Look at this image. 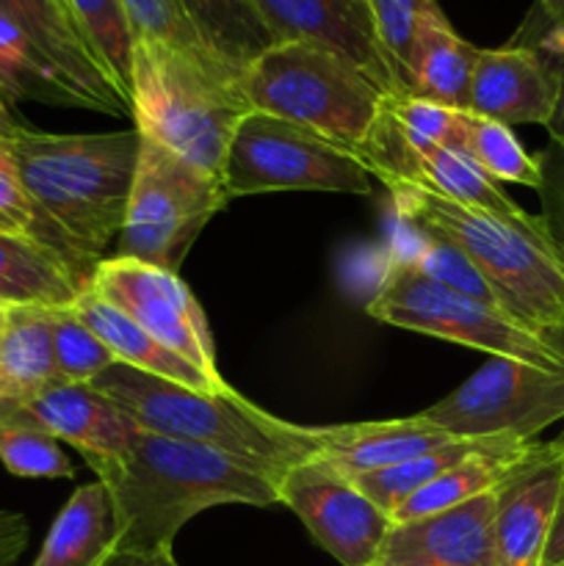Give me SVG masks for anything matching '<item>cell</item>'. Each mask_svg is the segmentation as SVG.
I'll return each instance as SVG.
<instances>
[{
	"label": "cell",
	"instance_id": "obj_27",
	"mask_svg": "<svg viewBox=\"0 0 564 566\" xmlns=\"http://www.w3.org/2000/svg\"><path fill=\"white\" fill-rule=\"evenodd\" d=\"M83 33L100 66L111 77L114 88L130 108V75H133V28L127 22L122 0H64Z\"/></svg>",
	"mask_w": 564,
	"mask_h": 566
},
{
	"label": "cell",
	"instance_id": "obj_10",
	"mask_svg": "<svg viewBox=\"0 0 564 566\" xmlns=\"http://www.w3.org/2000/svg\"><path fill=\"white\" fill-rule=\"evenodd\" d=\"M451 437H512L531 442L564 420V370L490 357L468 381L418 412Z\"/></svg>",
	"mask_w": 564,
	"mask_h": 566
},
{
	"label": "cell",
	"instance_id": "obj_19",
	"mask_svg": "<svg viewBox=\"0 0 564 566\" xmlns=\"http://www.w3.org/2000/svg\"><path fill=\"white\" fill-rule=\"evenodd\" d=\"M86 282V271L42 238L0 232V304L6 307H70Z\"/></svg>",
	"mask_w": 564,
	"mask_h": 566
},
{
	"label": "cell",
	"instance_id": "obj_36",
	"mask_svg": "<svg viewBox=\"0 0 564 566\" xmlns=\"http://www.w3.org/2000/svg\"><path fill=\"white\" fill-rule=\"evenodd\" d=\"M540 205L542 230L564 260V133L551 136L547 147L540 155Z\"/></svg>",
	"mask_w": 564,
	"mask_h": 566
},
{
	"label": "cell",
	"instance_id": "obj_29",
	"mask_svg": "<svg viewBox=\"0 0 564 566\" xmlns=\"http://www.w3.org/2000/svg\"><path fill=\"white\" fill-rule=\"evenodd\" d=\"M459 149L468 153L495 182L540 188V158L525 153L509 125L462 111Z\"/></svg>",
	"mask_w": 564,
	"mask_h": 566
},
{
	"label": "cell",
	"instance_id": "obj_2",
	"mask_svg": "<svg viewBox=\"0 0 564 566\" xmlns=\"http://www.w3.org/2000/svg\"><path fill=\"white\" fill-rule=\"evenodd\" d=\"M6 138L44 241L77 265L100 263L125 224L142 133H44L17 125Z\"/></svg>",
	"mask_w": 564,
	"mask_h": 566
},
{
	"label": "cell",
	"instance_id": "obj_3",
	"mask_svg": "<svg viewBox=\"0 0 564 566\" xmlns=\"http://www.w3.org/2000/svg\"><path fill=\"white\" fill-rule=\"evenodd\" d=\"M385 188L398 221L457 247L512 318L542 335L564 332V260L547 241L540 216L464 208L412 182Z\"/></svg>",
	"mask_w": 564,
	"mask_h": 566
},
{
	"label": "cell",
	"instance_id": "obj_8",
	"mask_svg": "<svg viewBox=\"0 0 564 566\" xmlns=\"http://www.w3.org/2000/svg\"><path fill=\"white\" fill-rule=\"evenodd\" d=\"M230 202L221 177L199 169L155 138L142 136L136 177L114 258L177 274L194 241Z\"/></svg>",
	"mask_w": 564,
	"mask_h": 566
},
{
	"label": "cell",
	"instance_id": "obj_25",
	"mask_svg": "<svg viewBox=\"0 0 564 566\" xmlns=\"http://www.w3.org/2000/svg\"><path fill=\"white\" fill-rule=\"evenodd\" d=\"M175 3L208 42V48L238 72L247 70L258 55L276 44V36L249 0H175Z\"/></svg>",
	"mask_w": 564,
	"mask_h": 566
},
{
	"label": "cell",
	"instance_id": "obj_34",
	"mask_svg": "<svg viewBox=\"0 0 564 566\" xmlns=\"http://www.w3.org/2000/svg\"><path fill=\"white\" fill-rule=\"evenodd\" d=\"M0 462L17 479H72L75 464L59 440L33 426H0Z\"/></svg>",
	"mask_w": 564,
	"mask_h": 566
},
{
	"label": "cell",
	"instance_id": "obj_18",
	"mask_svg": "<svg viewBox=\"0 0 564 566\" xmlns=\"http://www.w3.org/2000/svg\"><path fill=\"white\" fill-rule=\"evenodd\" d=\"M318 457L346 475L376 473L396 464L418 459L431 448L457 437L446 434L420 415L393 420H368V423H346L315 429Z\"/></svg>",
	"mask_w": 564,
	"mask_h": 566
},
{
	"label": "cell",
	"instance_id": "obj_9",
	"mask_svg": "<svg viewBox=\"0 0 564 566\" xmlns=\"http://www.w3.org/2000/svg\"><path fill=\"white\" fill-rule=\"evenodd\" d=\"M227 197L274 191H330L365 197L368 166L341 144L280 116L249 111L238 122L221 169Z\"/></svg>",
	"mask_w": 564,
	"mask_h": 566
},
{
	"label": "cell",
	"instance_id": "obj_41",
	"mask_svg": "<svg viewBox=\"0 0 564 566\" xmlns=\"http://www.w3.org/2000/svg\"><path fill=\"white\" fill-rule=\"evenodd\" d=\"M103 566H180L175 553H130L116 551Z\"/></svg>",
	"mask_w": 564,
	"mask_h": 566
},
{
	"label": "cell",
	"instance_id": "obj_17",
	"mask_svg": "<svg viewBox=\"0 0 564 566\" xmlns=\"http://www.w3.org/2000/svg\"><path fill=\"white\" fill-rule=\"evenodd\" d=\"M558 105V75L534 44L481 50L470 77L468 114L501 125L551 127Z\"/></svg>",
	"mask_w": 564,
	"mask_h": 566
},
{
	"label": "cell",
	"instance_id": "obj_43",
	"mask_svg": "<svg viewBox=\"0 0 564 566\" xmlns=\"http://www.w3.org/2000/svg\"><path fill=\"white\" fill-rule=\"evenodd\" d=\"M17 127V122L11 119V114H9V105H6V97H3V92H0V136H9L11 130H14Z\"/></svg>",
	"mask_w": 564,
	"mask_h": 566
},
{
	"label": "cell",
	"instance_id": "obj_14",
	"mask_svg": "<svg viewBox=\"0 0 564 566\" xmlns=\"http://www.w3.org/2000/svg\"><path fill=\"white\" fill-rule=\"evenodd\" d=\"M276 42H313L352 61L382 92H401L368 0H249Z\"/></svg>",
	"mask_w": 564,
	"mask_h": 566
},
{
	"label": "cell",
	"instance_id": "obj_5",
	"mask_svg": "<svg viewBox=\"0 0 564 566\" xmlns=\"http://www.w3.org/2000/svg\"><path fill=\"white\" fill-rule=\"evenodd\" d=\"M241 75L224 61H202L153 39H136L130 75L136 130L221 177L232 133L252 111Z\"/></svg>",
	"mask_w": 564,
	"mask_h": 566
},
{
	"label": "cell",
	"instance_id": "obj_13",
	"mask_svg": "<svg viewBox=\"0 0 564 566\" xmlns=\"http://www.w3.org/2000/svg\"><path fill=\"white\" fill-rule=\"evenodd\" d=\"M0 14L25 33L66 103L114 116L130 114L66 6L59 0H0Z\"/></svg>",
	"mask_w": 564,
	"mask_h": 566
},
{
	"label": "cell",
	"instance_id": "obj_31",
	"mask_svg": "<svg viewBox=\"0 0 564 566\" xmlns=\"http://www.w3.org/2000/svg\"><path fill=\"white\" fill-rule=\"evenodd\" d=\"M50 329H53V359L59 381L88 385L94 376L116 363L114 354L77 318L72 307L50 310Z\"/></svg>",
	"mask_w": 564,
	"mask_h": 566
},
{
	"label": "cell",
	"instance_id": "obj_24",
	"mask_svg": "<svg viewBox=\"0 0 564 566\" xmlns=\"http://www.w3.org/2000/svg\"><path fill=\"white\" fill-rule=\"evenodd\" d=\"M59 381L48 307H9L0 335V398L22 403Z\"/></svg>",
	"mask_w": 564,
	"mask_h": 566
},
{
	"label": "cell",
	"instance_id": "obj_1",
	"mask_svg": "<svg viewBox=\"0 0 564 566\" xmlns=\"http://www.w3.org/2000/svg\"><path fill=\"white\" fill-rule=\"evenodd\" d=\"M111 490L119 551L169 553L188 520L216 506H276V484L236 457L142 431L119 457L86 459Z\"/></svg>",
	"mask_w": 564,
	"mask_h": 566
},
{
	"label": "cell",
	"instance_id": "obj_30",
	"mask_svg": "<svg viewBox=\"0 0 564 566\" xmlns=\"http://www.w3.org/2000/svg\"><path fill=\"white\" fill-rule=\"evenodd\" d=\"M401 238L404 243H398V247L393 249V258L412 265L415 271H420V274L429 276V280L440 282V285L451 287V291H459L464 293V296L476 298V302H484L490 304V307L503 310L495 291L490 287V282L481 276V271L476 269L457 247H451V243L442 241V238L412 230V227H404ZM503 313H506V310H503Z\"/></svg>",
	"mask_w": 564,
	"mask_h": 566
},
{
	"label": "cell",
	"instance_id": "obj_44",
	"mask_svg": "<svg viewBox=\"0 0 564 566\" xmlns=\"http://www.w3.org/2000/svg\"><path fill=\"white\" fill-rule=\"evenodd\" d=\"M553 442H556V446H558V448H562V451H564V429H562V434H558V437H556V440H553Z\"/></svg>",
	"mask_w": 564,
	"mask_h": 566
},
{
	"label": "cell",
	"instance_id": "obj_23",
	"mask_svg": "<svg viewBox=\"0 0 564 566\" xmlns=\"http://www.w3.org/2000/svg\"><path fill=\"white\" fill-rule=\"evenodd\" d=\"M481 48L464 42L451 22L440 14L426 17L420 25L415 59L407 75V92L448 108H468L470 77Z\"/></svg>",
	"mask_w": 564,
	"mask_h": 566
},
{
	"label": "cell",
	"instance_id": "obj_32",
	"mask_svg": "<svg viewBox=\"0 0 564 566\" xmlns=\"http://www.w3.org/2000/svg\"><path fill=\"white\" fill-rule=\"evenodd\" d=\"M387 114L396 122L404 142L420 155L435 147L459 149V130H462V111L431 99L415 97L409 92H390L385 97Z\"/></svg>",
	"mask_w": 564,
	"mask_h": 566
},
{
	"label": "cell",
	"instance_id": "obj_38",
	"mask_svg": "<svg viewBox=\"0 0 564 566\" xmlns=\"http://www.w3.org/2000/svg\"><path fill=\"white\" fill-rule=\"evenodd\" d=\"M534 48H540L542 53L547 55V61H551L553 70H556L558 75V105H556V114H553L551 127H547L551 136H558V133H564V28L545 31Z\"/></svg>",
	"mask_w": 564,
	"mask_h": 566
},
{
	"label": "cell",
	"instance_id": "obj_37",
	"mask_svg": "<svg viewBox=\"0 0 564 566\" xmlns=\"http://www.w3.org/2000/svg\"><path fill=\"white\" fill-rule=\"evenodd\" d=\"M0 232H17V235H36L42 238V224L22 188L20 175H17L14 155H11L9 138L0 136ZM53 247V243H50Z\"/></svg>",
	"mask_w": 564,
	"mask_h": 566
},
{
	"label": "cell",
	"instance_id": "obj_7",
	"mask_svg": "<svg viewBox=\"0 0 564 566\" xmlns=\"http://www.w3.org/2000/svg\"><path fill=\"white\" fill-rule=\"evenodd\" d=\"M365 310L370 318L398 329L440 337L534 368L564 370V348L551 335L529 329L503 310L451 291L396 258L387 263Z\"/></svg>",
	"mask_w": 564,
	"mask_h": 566
},
{
	"label": "cell",
	"instance_id": "obj_45",
	"mask_svg": "<svg viewBox=\"0 0 564 566\" xmlns=\"http://www.w3.org/2000/svg\"><path fill=\"white\" fill-rule=\"evenodd\" d=\"M59 3H61V6H66V3H64V0H59ZM66 11H70V9H66Z\"/></svg>",
	"mask_w": 564,
	"mask_h": 566
},
{
	"label": "cell",
	"instance_id": "obj_4",
	"mask_svg": "<svg viewBox=\"0 0 564 566\" xmlns=\"http://www.w3.org/2000/svg\"><path fill=\"white\" fill-rule=\"evenodd\" d=\"M88 385L119 403L144 431L241 459L274 484L293 464L318 457L315 429L274 418L232 387L194 390L125 363H114Z\"/></svg>",
	"mask_w": 564,
	"mask_h": 566
},
{
	"label": "cell",
	"instance_id": "obj_40",
	"mask_svg": "<svg viewBox=\"0 0 564 566\" xmlns=\"http://www.w3.org/2000/svg\"><path fill=\"white\" fill-rule=\"evenodd\" d=\"M540 566H564V486L558 495L556 517H553L551 534H547V545L542 551Z\"/></svg>",
	"mask_w": 564,
	"mask_h": 566
},
{
	"label": "cell",
	"instance_id": "obj_12",
	"mask_svg": "<svg viewBox=\"0 0 564 566\" xmlns=\"http://www.w3.org/2000/svg\"><path fill=\"white\" fill-rule=\"evenodd\" d=\"M276 497L341 566H374L393 528L390 514L382 512L352 475L321 457L285 470L276 481Z\"/></svg>",
	"mask_w": 564,
	"mask_h": 566
},
{
	"label": "cell",
	"instance_id": "obj_33",
	"mask_svg": "<svg viewBox=\"0 0 564 566\" xmlns=\"http://www.w3.org/2000/svg\"><path fill=\"white\" fill-rule=\"evenodd\" d=\"M368 3L382 48L396 70L401 92H407V75L415 59L420 25L426 17L440 14V6L437 0H368Z\"/></svg>",
	"mask_w": 564,
	"mask_h": 566
},
{
	"label": "cell",
	"instance_id": "obj_11",
	"mask_svg": "<svg viewBox=\"0 0 564 566\" xmlns=\"http://www.w3.org/2000/svg\"><path fill=\"white\" fill-rule=\"evenodd\" d=\"M86 285L208 379L224 381L216 368L208 321L180 274L130 258H103Z\"/></svg>",
	"mask_w": 564,
	"mask_h": 566
},
{
	"label": "cell",
	"instance_id": "obj_28",
	"mask_svg": "<svg viewBox=\"0 0 564 566\" xmlns=\"http://www.w3.org/2000/svg\"><path fill=\"white\" fill-rule=\"evenodd\" d=\"M492 440H495V437H476V440L459 437V440L442 442V446L431 448L424 457L409 459V462L396 464V468L352 475V479L357 481L359 490H363L382 512H387L393 517V512H396L412 492L431 484L437 475L448 473V470L457 468L459 462H464V459L473 457V453L484 451Z\"/></svg>",
	"mask_w": 564,
	"mask_h": 566
},
{
	"label": "cell",
	"instance_id": "obj_26",
	"mask_svg": "<svg viewBox=\"0 0 564 566\" xmlns=\"http://www.w3.org/2000/svg\"><path fill=\"white\" fill-rule=\"evenodd\" d=\"M418 182L412 186L426 188L448 202L464 205V208L490 210L498 216H523L525 210L509 197L501 182L492 180L468 153L451 147H435L420 155Z\"/></svg>",
	"mask_w": 564,
	"mask_h": 566
},
{
	"label": "cell",
	"instance_id": "obj_20",
	"mask_svg": "<svg viewBox=\"0 0 564 566\" xmlns=\"http://www.w3.org/2000/svg\"><path fill=\"white\" fill-rule=\"evenodd\" d=\"M119 551L116 503L103 481L77 486L61 506L31 566H103Z\"/></svg>",
	"mask_w": 564,
	"mask_h": 566
},
{
	"label": "cell",
	"instance_id": "obj_22",
	"mask_svg": "<svg viewBox=\"0 0 564 566\" xmlns=\"http://www.w3.org/2000/svg\"><path fill=\"white\" fill-rule=\"evenodd\" d=\"M534 448V440H512V437H495L484 451L473 453L448 473L437 475L431 484L420 486L418 492L407 497L401 506L393 512V523H407V520L426 517V514L442 512V509L459 506L473 497L495 492Z\"/></svg>",
	"mask_w": 564,
	"mask_h": 566
},
{
	"label": "cell",
	"instance_id": "obj_42",
	"mask_svg": "<svg viewBox=\"0 0 564 566\" xmlns=\"http://www.w3.org/2000/svg\"><path fill=\"white\" fill-rule=\"evenodd\" d=\"M540 11L545 17V31L564 28V0H540Z\"/></svg>",
	"mask_w": 564,
	"mask_h": 566
},
{
	"label": "cell",
	"instance_id": "obj_15",
	"mask_svg": "<svg viewBox=\"0 0 564 566\" xmlns=\"http://www.w3.org/2000/svg\"><path fill=\"white\" fill-rule=\"evenodd\" d=\"M562 486L564 451L556 442H534L525 462L495 490L498 566H540Z\"/></svg>",
	"mask_w": 564,
	"mask_h": 566
},
{
	"label": "cell",
	"instance_id": "obj_6",
	"mask_svg": "<svg viewBox=\"0 0 564 566\" xmlns=\"http://www.w3.org/2000/svg\"><path fill=\"white\" fill-rule=\"evenodd\" d=\"M252 111L302 125L357 155L387 92L330 48L276 42L241 75Z\"/></svg>",
	"mask_w": 564,
	"mask_h": 566
},
{
	"label": "cell",
	"instance_id": "obj_16",
	"mask_svg": "<svg viewBox=\"0 0 564 566\" xmlns=\"http://www.w3.org/2000/svg\"><path fill=\"white\" fill-rule=\"evenodd\" d=\"M374 566H498L495 492L393 523Z\"/></svg>",
	"mask_w": 564,
	"mask_h": 566
},
{
	"label": "cell",
	"instance_id": "obj_35",
	"mask_svg": "<svg viewBox=\"0 0 564 566\" xmlns=\"http://www.w3.org/2000/svg\"><path fill=\"white\" fill-rule=\"evenodd\" d=\"M122 6H125L127 22H130L133 36L136 39H153V42L166 44L171 50H180V53L194 55V59L221 61L208 48V42L199 36V31L182 14L175 0H122Z\"/></svg>",
	"mask_w": 564,
	"mask_h": 566
},
{
	"label": "cell",
	"instance_id": "obj_39",
	"mask_svg": "<svg viewBox=\"0 0 564 566\" xmlns=\"http://www.w3.org/2000/svg\"><path fill=\"white\" fill-rule=\"evenodd\" d=\"M25 520L20 514L0 512V566H11L25 547Z\"/></svg>",
	"mask_w": 564,
	"mask_h": 566
},
{
	"label": "cell",
	"instance_id": "obj_21",
	"mask_svg": "<svg viewBox=\"0 0 564 566\" xmlns=\"http://www.w3.org/2000/svg\"><path fill=\"white\" fill-rule=\"evenodd\" d=\"M75 310L77 318L105 343L111 354L116 357V363H125L130 368L144 370V374L160 376V379L177 381V385L194 387V390H227V381H213L202 374L199 368H194L191 363H186L182 357H177L175 352H169L166 346H160L153 335L142 329V326L133 324L127 315H122L119 310L111 307L108 302L97 296V293L88 291V285L83 287L81 296L70 304Z\"/></svg>",
	"mask_w": 564,
	"mask_h": 566
}]
</instances>
